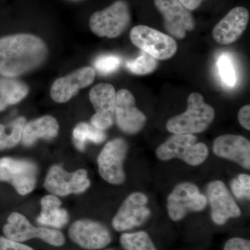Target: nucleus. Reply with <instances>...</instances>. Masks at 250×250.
<instances>
[{"label":"nucleus","mask_w":250,"mask_h":250,"mask_svg":"<svg viewBox=\"0 0 250 250\" xmlns=\"http://www.w3.org/2000/svg\"><path fill=\"white\" fill-rule=\"evenodd\" d=\"M48 48L38 36L18 34L0 39V75L21 76L41 66L48 57Z\"/></svg>","instance_id":"obj_1"},{"label":"nucleus","mask_w":250,"mask_h":250,"mask_svg":"<svg viewBox=\"0 0 250 250\" xmlns=\"http://www.w3.org/2000/svg\"><path fill=\"white\" fill-rule=\"evenodd\" d=\"M215 111L205 103L200 93H192L187 100V109L171 118L166 127L174 134H195L208 129L215 118Z\"/></svg>","instance_id":"obj_2"},{"label":"nucleus","mask_w":250,"mask_h":250,"mask_svg":"<svg viewBox=\"0 0 250 250\" xmlns=\"http://www.w3.org/2000/svg\"><path fill=\"white\" fill-rule=\"evenodd\" d=\"M156 155L161 161L179 159L188 165L197 166L208 157V149L205 143L197 142L194 134H174L159 146Z\"/></svg>","instance_id":"obj_3"},{"label":"nucleus","mask_w":250,"mask_h":250,"mask_svg":"<svg viewBox=\"0 0 250 250\" xmlns=\"http://www.w3.org/2000/svg\"><path fill=\"white\" fill-rule=\"evenodd\" d=\"M131 14L128 3L117 0L111 6L94 13L90 17V30L99 37L115 39L129 27Z\"/></svg>","instance_id":"obj_4"},{"label":"nucleus","mask_w":250,"mask_h":250,"mask_svg":"<svg viewBox=\"0 0 250 250\" xmlns=\"http://www.w3.org/2000/svg\"><path fill=\"white\" fill-rule=\"evenodd\" d=\"M6 238L12 241L24 242L38 238L54 247L65 244V238L60 231L54 229L36 228L31 225L24 215L14 212L7 219V223L3 228Z\"/></svg>","instance_id":"obj_5"},{"label":"nucleus","mask_w":250,"mask_h":250,"mask_svg":"<svg viewBox=\"0 0 250 250\" xmlns=\"http://www.w3.org/2000/svg\"><path fill=\"white\" fill-rule=\"evenodd\" d=\"M130 39L138 48L159 60H167L175 55L177 44L172 36L145 25L133 27Z\"/></svg>","instance_id":"obj_6"},{"label":"nucleus","mask_w":250,"mask_h":250,"mask_svg":"<svg viewBox=\"0 0 250 250\" xmlns=\"http://www.w3.org/2000/svg\"><path fill=\"white\" fill-rule=\"evenodd\" d=\"M208 204L207 197L191 182L177 184L167 197V213L171 220L179 221L190 212H200Z\"/></svg>","instance_id":"obj_7"},{"label":"nucleus","mask_w":250,"mask_h":250,"mask_svg":"<svg viewBox=\"0 0 250 250\" xmlns=\"http://www.w3.org/2000/svg\"><path fill=\"white\" fill-rule=\"evenodd\" d=\"M128 144L121 138L105 145L98 158L99 172L104 180L113 185L124 183L126 175L124 163L127 155Z\"/></svg>","instance_id":"obj_8"},{"label":"nucleus","mask_w":250,"mask_h":250,"mask_svg":"<svg viewBox=\"0 0 250 250\" xmlns=\"http://www.w3.org/2000/svg\"><path fill=\"white\" fill-rule=\"evenodd\" d=\"M38 167L33 161L11 157L0 159V181L9 182L21 195L34 190Z\"/></svg>","instance_id":"obj_9"},{"label":"nucleus","mask_w":250,"mask_h":250,"mask_svg":"<svg viewBox=\"0 0 250 250\" xmlns=\"http://www.w3.org/2000/svg\"><path fill=\"white\" fill-rule=\"evenodd\" d=\"M90 182L86 170L80 169L68 172L62 166H52L46 177L44 187L52 195L65 197L70 194L85 192L90 187Z\"/></svg>","instance_id":"obj_10"},{"label":"nucleus","mask_w":250,"mask_h":250,"mask_svg":"<svg viewBox=\"0 0 250 250\" xmlns=\"http://www.w3.org/2000/svg\"><path fill=\"white\" fill-rule=\"evenodd\" d=\"M147 203L148 197L143 192L130 194L112 220L113 229L125 231L141 226L151 215V210L146 206Z\"/></svg>","instance_id":"obj_11"},{"label":"nucleus","mask_w":250,"mask_h":250,"mask_svg":"<svg viewBox=\"0 0 250 250\" xmlns=\"http://www.w3.org/2000/svg\"><path fill=\"white\" fill-rule=\"evenodd\" d=\"M156 9L164 17L166 31L172 37L183 39L187 31L195 27L193 16L179 0H154Z\"/></svg>","instance_id":"obj_12"},{"label":"nucleus","mask_w":250,"mask_h":250,"mask_svg":"<svg viewBox=\"0 0 250 250\" xmlns=\"http://www.w3.org/2000/svg\"><path fill=\"white\" fill-rule=\"evenodd\" d=\"M71 241L83 249L101 250L111 243V232L103 224L89 219L75 222L68 231Z\"/></svg>","instance_id":"obj_13"},{"label":"nucleus","mask_w":250,"mask_h":250,"mask_svg":"<svg viewBox=\"0 0 250 250\" xmlns=\"http://www.w3.org/2000/svg\"><path fill=\"white\" fill-rule=\"evenodd\" d=\"M117 93L110 83H100L90 90L89 98L95 113L90 124L102 130L111 127L114 123Z\"/></svg>","instance_id":"obj_14"},{"label":"nucleus","mask_w":250,"mask_h":250,"mask_svg":"<svg viewBox=\"0 0 250 250\" xmlns=\"http://www.w3.org/2000/svg\"><path fill=\"white\" fill-rule=\"evenodd\" d=\"M115 121L118 128L129 135L139 133L147 123V117L137 108L129 90L121 89L117 93Z\"/></svg>","instance_id":"obj_15"},{"label":"nucleus","mask_w":250,"mask_h":250,"mask_svg":"<svg viewBox=\"0 0 250 250\" xmlns=\"http://www.w3.org/2000/svg\"><path fill=\"white\" fill-rule=\"evenodd\" d=\"M207 195L211 208V219L215 225H223L229 219L241 216V208L221 181L210 182L207 186Z\"/></svg>","instance_id":"obj_16"},{"label":"nucleus","mask_w":250,"mask_h":250,"mask_svg":"<svg viewBox=\"0 0 250 250\" xmlns=\"http://www.w3.org/2000/svg\"><path fill=\"white\" fill-rule=\"evenodd\" d=\"M95 71L91 67H83L69 75L57 79L51 88V98L56 103H65L83 89L93 83Z\"/></svg>","instance_id":"obj_17"},{"label":"nucleus","mask_w":250,"mask_h":250,"mask_svg":"<svg viewBox=\"0 0 250 250\" xmlns=\"http://www.w3.org/2000/svg\"><path fill=\"white\" fill-rule=\"evenodd\" d=\"M249 19V11L246 8H233L213 28V39L221 45L236 42L246 31Z\"/></svg>","instance_id":"obj_18"},{"label":"nucleus","mask_w":250,"mask_h":250,"mask_svg":"<svg viewBox=\"0 0 250 250\" xmlns=\"http://www.w3.org/2000/svg\"><path fill=\"white\" fill-rule=\"evenodd\" d=\"M215 155L236 163L246 170L250 169V142L240 135L225 134L215 140Z\"/></svg>","instance_id":"obj_19"},{"label":"nucleus","mask_w":250,"mask_h":250,"mask_svg":"<svg viewBox=\"0 0 250 250\" xmlns=\"http://www.w3.org/2000/svg\"><path fill=\"white\" fill-rule=\"evenodd\" d=\"M58 122L51 116H45L26 123L23 130L22 144L30 147L40 139L51 140L58 135Z\"/></svg>","instance_id":"obj_20"},{"label":"nucleus","mask_w":250,"mask_h":250,"mask_svg":"<svg viewBox=\"0 0 250 250\" xmlns=\"http://www.w3.org/2000/svg\"><path fill=\"white\" fill-rule=\"evenodd\" d=\"M41 214L37 218L40 225L62 228L69 221V214L66 210L61 208L62 202L57 196L48 195L41 199Z\"/></svg>","instance_id":"obj_21"},{"label":"nucleus","mask_w":250,"mask_h":250,"mask_svg":"<svg viewBox=\"0 0 250 250\" xmlns=\"http://www.w3.org/2000/svg\"><path fill=\"white\" fill-rule=\"evenodd\" d=\"M28 93L29 88L21 81L11 77L0 78V106L3 109L8 105L20 103Z\"/></svg>","instance_id":"obj_22"},{"label":"nucleus","mask_w":250,"mask_h":250,"mask_svg":"<svg viewBox=\"0 0 250 250\" xmlns=\"http://www.w3.org/2000/svg\"><path fill=\"white\" fill-rule=\"evenodd\" d=\"M74 144L80 151H83L87 141L96 144L103 143L106 139L104 130L98 129L91 124L81 123L75 126L72 133Z\"/></svg>","instance_id":"obj_23"},{"label":"nucleus","mask_w":250,"mask_h":250,"mask_svg":"<svg viewBox=\"0 0 250 250\" xmlns=\"http://www.w3.org/2000/svg\"><path fill=\"white\" fill-rule=\"evenodd\" d=\"M24 117H20L11 124H0V149H9L17 146L22 139L23 130L26 125Z\"/></svg>","instance_id":"obj_24"},{"label":"nucleus","mask_w":250,"mask_h":250,"mask_svg":"<svg viewBox=\"0 0 250 250\" xmlns=\"http://www.w3.org/2000/svg\"><path fill=\"white\" fill-rule=\"evenodd\" d=\"M120 241L125 250H157L149 234L144 231L123 233Z\"/></svg>","instance_id":"obj_25"},{"label":"nucleus","mask_w":250,"mask_h":250,"mask_svg":"<svg viewBox=\"0 0 250 250\" xmlns=\"http://www.w3.org/2000/svg\"><path fill=\"white\" fill-rule=\"evenodd\" d=\"M128 69L138 75H146L152 73L158 67V60L147 52H143L141 55L134 61L126 63Z\"/></svg>","instance_id":"obj_26"},{"label":"nucleus","mask_w":250,"mask_h":250,"mask_svg":"<svg viewBox=\"0 0 250 250\" xmlns=\"http://www.w3.org/2000/svg\"><path fill=\"white\" fill-rule=\"evenodd\" d=\"M218 64L219 73L222 80L229 86H233L236 82V72L229 58L223 54L219 59Z\"/></svg>","instance_id":"obj_27"},{"label":"nucleus","mask_w":250,"mask_h":250,"mask_svg":"<svg viewBox=\"0 0 250 250\" xmlns=\"http://www.w3.org/2000/svg\"><path fill=\"white\" fill-rule=\"evenodd\" d=\"M233 195L238 199L250 198V177L249 174H241L231 182Z\"/></svg>","instance_id":"obj_28"},{"label":"nucleus","mask_w":250,"mask_h":250,"mask_svg":"<svg viewBox=\"0 0 250 250\" xmlns=\"http://www.w3.org/2000/svg\"><path fill=\"white\" fill-rule=\"evenodd\" d=\"M121 63V59L118 56L103 55L95 61V67L100 73L106 75L116 71Z\"/></svg>","instance_id":"obj_29"},{"label":"nucleus","mask_w":250,"mask_h":250,"mask_svg":"<svg viewBox=\"0 0 250 250\" xmlns=\"http://www.w3.org/2000/svg\"><path fill=\"white\" fill-rule=\"evenodd\" d=\"M224 250H250V241L238 237L232 238L225 243Z\"/></svg>","instance_id":"obj_30"},{"label":"nucleus","mask_w":250,"mask_h":250,"mask_svg":"<svg viewBox=\"0 0 250 250\" xmlns=\"http://www.w3.org/2000/svg\"><path fill=\"white\" fill-rule=\"evenodd\" d=\"M0 250H34L29 246L19 242L0 236Z\"/></svg>","instance_id":"obj_31"},{"label":"nucleus","mask_w":250,"mask_h":250,"mask_svg":"<svg viewBox=\"0 0 250 250\" xmlns=\"http://www.w3.org/2000/svg\"><path fill=\"white\" fill-rule=\"evenodd\" d=\"M238 120L240 125L245 129L250 130V106L246 105L238 111Z\"/></svg>","instance_id":"obj_32"},{"label":"nucleus","mask_w":250,"mask_h":250,"mask_svg":"<svg viewBox=\"0 0 250 250\" xmlns=\"http://www.w3.org/2000/svg\"><path fill=\"white\" fill-rule=\"evenodd\" d=\"M189 11H194L201 5L204 0H179Z\"/></svg>","instance_id":"obj_33"},{"label":"nucleus","mask_w":250,"mask_h":250,"mask_svg":"<svg viewBox=\"0 0 250 250\" xmlns=\"http://www.w3.org/2000/svg\"></svg>","instance_id":"obj_34"}]
</instances>
